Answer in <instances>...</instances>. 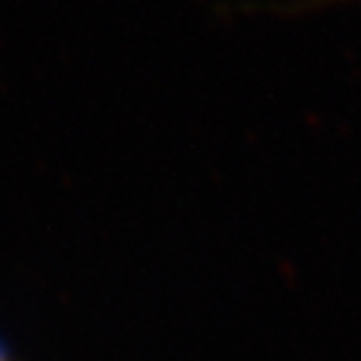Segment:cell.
<instances>
[{"mask_svg": "<svg viewBox=\"0 0 361 361\" xmlns=\"http://www.w3.org/2000/svg\"><path fill=\"white\" fill-rule=\"evenodd\" d=\"M0 361H8V356H6V349H3V344H0Z\"/></svg>", "mask_w": 361, "mask_h": 361, "instance_id": "1", "label": "cell"}]
</instances>
